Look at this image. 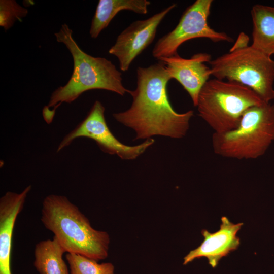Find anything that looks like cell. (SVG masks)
Masks as SVG:
<instances>
[{
  "mask_svg": "<svg viewBox=\"0 0 274 274\" xmlns=\"http://www.w3.org/2000/svg\"><path fill=\"white\" fill-rule=\"evenodd\" d=\"M28 10L14 0L0 1V26L5 30L10 29L16 20L21 21Z\"/></svg>",
  "mask_w": 274,
  "mask_h": 274,
  "instance_id": "cell-17",
  "label": "cell"
},
{
  "mask_svg": "<svg viewBox=\"0 0 274 274\" xmlns=\"http://www.w3.org/2000/svg\"><path fill=\"white\" fill-rule=\"evenodd\" d=\"M105 111L102 104L96 100L85 119L63 139L58 145L57 152L70 145L75 139L85 137L94 140L105 153L117 155L123 160H133L154 144V140L152 138L135 146L122 143L108 126Z\"/></svg>",
  "mask_w": 274,
  "mask_h": 274,
  "instance_id": "cell-8",
  "label": "cell"
},
{
  "mask_svg": "<svg viewBox=\"0 0 274 274\" xmlns=\"http://www.w3.org/2000/svg\"><path fill=\"white\" fill-rule=\"evenodd\" d=\"M273 142L274 105L270 102L250 107L235 128L212 137L215 154L238 160L262 156Z\"/></svg>",
  "mask_w": 274,
  "mask_h": 274,
  "instance_id": "cell-4",
  "label": "cell"
},
{
  "mask_svg": "<svg viewBox=\"0 0 274 274\" xmlns=\"http://www.w3.org/2000/svg\"><path fill=\"white\" fill-rule=\"evenodd\" d=\"M209 63L215 78L247 86L265 102L274 99V60L251 45L231 49Z\"/></svg>",
  "mask_w": 274,
  "mask_h": 274,
  "instance_id": "cell-6",
  "label": "cell"
},
{
  "mask_svg": "<svg viewBox=\"0 0 274 274\" xmlns=\"http://www.w3.org/2000/svg\"><path fill=\"white\" fill-rule=\"evenodd\" d=\"M264 102L247 86L214 78L201 89L196 107L214 133H223L235 128L249 108Z\"/></svg>",
  "mask_w": 274,
  "mask_h": 274,
  "instance_id": "cell-5",
  "label": "cell"
},
{
  "mask_svg": "<svg viewBox=\"0 0 274 274\" xmlns=\"http://www.w3.org/2000/svg\"><path fill=\"white\" fill-rule=\"evenodd\" d=\"M65 252L54 237L41 241L35 247L33 265L39 274H69L63 259Z\"/></svg>",
  "mask_w": 274,
  "mask_h": 274,
  "instance_id": "cell-15",
  "label": "cell"
},
{
  "mask_svg": "<svg viewBox=\"0 0 274 274\" xmlns=\"http://www.w3.org/2000/svg\"><path fill=\"white\" fill-rule=\"evenodd\" d=\"M150 4L148 0H99L91 20L90 37L97 38L119 12L126 10L146 14Z\"/></svg>",
  "mask_w": 274,
  "mask_h": 274,
  "instance_id": "cell-13",
  "label": "cell"
},
{
  "mask_svg": "<svg viewBox=\"0 0 274 274\" xmlns=\"http://www.w3.org/2000/svg\"><path fill=\"white\" fill-rule=\"evenodd\" d=\"M212 3V0H196L189 6L176 26L157 41L152 51L153 57L159 60L175 55L182 44L196 38H207L215 43L232 42L227 34L217 31L209 25Z\"/></svg>",
  "mask_w": 274,
  "mask_h": 274,
  "instance_id": "cell-7",
  "label": "cell"
},
{
  "mask_svg": "<svg viewBox=\"0 0 274 274\" xmlns=\"http://www.w3.org/2000/svg\"><path fill=\"white\" fill-rule=\"evenodd\" d=\"M31 186L20 193L7 192L0 198V274H12V236L16 218L22 211Z\"/></svg>",
  "mask_w": 274,
  "mask_h": 274,
  "instance_id": "cell-12",
  "label": "cell"
},
{
  "mask_svg": "<svg viewBox=\"0 0 274 274\" xmlns=\"http://www.w3.org/2000/svg\"><path fill=\"white\" fill-rule=\"evenodd\" d=\"M221 222L220 229L215 233H210L206 229L201 231L203 241L184 257V265L204 257L208 259L209 264L215 268L222 257L238 248L240 239L236 234L243 223L234 224L224 216L221 218Z\"/></svg>",
  "mask_w": 274,
  "mask_h": 274,
  "instance_id": "cell-11",
  "label": "cell"
},
{
  "mask_svg": "<svg viewBox=\"0 0 274 274\" xmlns=\"http://www.w3.org/2000/svg\"><path fill=\"white\" fill-rule=\"evenodd\" d=\"M41 220L65 252L97 261L108 256L110 239L104 231L94 229L88 219L65 196L50 194L43 200Z\"/></svg>",
  "mask_w": 274,
  "mask_h": 274,
  "instance_id": "cell-3",
  "label": "cell"
},
{
  "mask_svg": "<svg viewBox=\"0 0 274 274\" xmlns=\"http://www.w3.org/2000/svg\"><path fill=\"white\" fill-rule=\"evenodd\" d=\"M65 258L71 274H114V266L110 262L98 263L94 259L75 253H67Z\"/></svg>",
  "mask_w": 274,
  "mask_h": 274,
  "instance_id": "cell-16",
  "label": "cell"
},
{
  "mask_svg": "<svg viewBox=\"0 0 274 274\" xmlns=\"http://www.w3.org/2000/svg\"><path fill=\"white\" fill-rule=\"evenodd\" d=\"M176 7L173 4L146 19L134 21L118 36L108 52L117 57L122 71H128L135 58L152 43L158 26Z\"/></svg>",
  "mask_w": 274,
  "mask_h": 274,
  "instance_id": "cell-9",
  "label": "cell"
},
{
  "mask_svg": "<svg viewBox=\"0 0 274 274\" xmlns=\"http://www.w3.org/2000/svg\"><path fill=\"white\" fill-rule=\"evenodd\" d=\"M56 41L63 44L73 60V71L68 82L58 87L51 95L47 105L43 109L45 121L50 123L56 109L62 104H70L82 93L90 90L102 89L124 96L129 93L122 83V73L109 60L94 57L82 50L73 37V30L63 24L54 33Z\"/></svg>",
  "mask_w": 274,
  "mask_h": 274,
  "instance_id": "cell-2",
  "label": "cell"
},
{
  "mask_svg": "<svg viewBox=\"0 0 274 274\" xmlns=\"http://www.w3.org/2000/svg\"><path fill=\"white\" fill-rule=\"evenodd\" d=\"M251 14V46L271 57L274 55V7L256 4L252 7Z\"/></svg>",
  "mask_w": 274,
  "mask_h": 274,
  "instance_id": "cell-14",
  "label": "cell"
},
{
  "mask_svg": "<svg viewBox=\"0 0 274 274\" xmlns=\"http://www.w3.org/2000/svg\"><path fill=\"white\" fill-rule=\"evenodd\" d=\"M165 66L171 79L177 80L188 93L196 107L199 92L212 76L210 62L211 55L206 53L194 54L190 58H184L178 53L159 59Z\"/></svg>",
  "mask_w": 274,
  "mask_h": 274,
  "instance_id": "cell-10",
  "label": "cell"
},
{
  "mask_svg": "<svg viewBox=\"0 0 274 274\" xmlns=\"http://www.w3.org/2000/svg\"><path fill=\"white\" fill-rule=\"evenodd\" d=\"M136 87L130 90L132 102L127 110L114 113L115 119L132 129L135 139L155 135L173 139L185 136L193 111L180 113L172 107L167 91L171 80L164 65L159 62L136 70Z\"/></svg>",
  "mask_w": 274,
  "mask_h": 274,
  "instance_id": "cell-1",
  "label": "cell"
}]
</instances>
